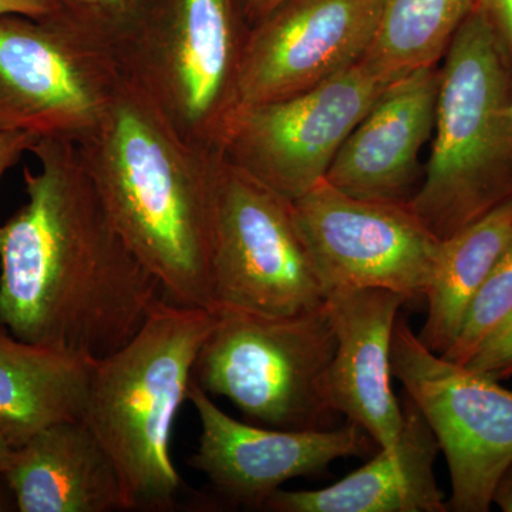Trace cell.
Instances as JSON below:
<instances>
[{
    "label": "cell",
    "instance_id": "obj_3",
    "mask_svg": "<svg viewBox=\"0 0 512 512\" xmlns=\"http://www.w3.org/2000/svg\"><path fill=\"white\" fill-rule=\"evenodd\" d=\"M215 320L163 298L126 345L92 360L83 420L116 466L126 510H173L183 484L171 457L174 421Z\"/></svg>",
    "mask_w": 512,
    "mask_h": 512
},
{
    "label": "cell",
    "instance_id": "obj_22",
    "mask_svg": "<svg viewBox=\"0 0 512 512\" xmlns=\"http://www.w3.org/2000/svg\"><path fill=\"white\" fill-rule=\"evenodd\" d=\"M467 366L498 382L512 377V312L481 343Z\"/></svg>",
    "mask_w": 512,
    "mask_h": 512
},
{
    "label": "cell",
    "instance_id": "obj_20",
    "mask_svg": "<svg viewBox=\"0 0 512 512\" xmlns=\"http://www.w3.org/2000/svg\"><path fill=\"white\" fill-rule=\"evenodd\" d=\"M474 0H380L375 40L365 59L386 79L436 66Z\"/></svg>",
    "mask_w": 512,
    "mask_h": 512
},
{
    "label": "cell",
    "instance_id": "obj_32",
    "mask_svg": "<svg viewBox=\"0 0 512 512\" xmlns=\"http://www.w3.org/2000/svg\"><path fill=\"white\" fill-rule=\"evenodd\" d=\"M0 332H8V330H6L5 326H3L2 323H0Z\"/></svg>",
    "mask_w": 512,
    "mask_h": 512
},
{
    "label": "cell",
    "instance_id": "obj_8",
    "mask_svg": "<svg viewBox=\"0 0 512 512\" xmlns=\"http://www.w3.org/2000/svg\"><path fill=\"white\" fill-rule=\"evenodd\" d=\"M210 288L212 312L291 316L326 299L293 202L220 151L212 160Z\"/></svg>",
    "mask_w": 512,
    "mask_h": 512
},
{
    "label": "cell",
    "instance_id": "obj_30",
    "mask_svg": "<svg viewBox=\"0 0 512 512\" xmlns=\"http://www.w3.org/2000/svg\"><path fill=\"white\" fill-rule=\"evenodd\" d=\"M9 510L8 497L3 495L2 491H0V511Z\"/></svg>",
    "mask_w": 512,
    "mask_h": 512
},
{
    "label": "cell",
    "instance_id": "obj_29",
    "mask_svg": "<svg viewBox=\"0 0 512 512\" xmlns=\"http://www.w3.org/2000/svg\"><path fill=\"white\" fill-rule=\"evenodd\" d=\"M16 448L10 446L5 440L0 437V474H5L13 463Z\"/></svg>",
    "mask_w": 512,
    "mask_h": 512
},
{
    "label": "cell",
    "instance_id": "obj_6",
    "mask_svg": "<svg viewBox=\"0 0 512 512\" xmlns=\"http://www.w3.org/2000/svg\"><path fill=\"white\" fill-rule=\"evenodd\" d=\"M245 36L235 0H143L116 42L124 72L175 131L215 153L238 109Z\"/></svg>",
    "mask_w": 512,
    "mask_h": 512
},
{
    "label": "cell",
    "instance_id": "obj_19",
    "mask_svg": "<svg viewBox=\"0 0 512 512\" xmlns=\"http://www.w3.org/2000/svg\"><path fill=\"white\" fill-rule=\"evenodd\" d=\"M512 241V195L483 217L441 239L419 339L444 355L456 340L471 302Z\"/></svg>",
    "mask_w": 512,
    "mask_h": 512
},
{
    "label": "cell",
    "instance_id": "obj_21",
    "mask_svg": "<svg viewBox=\"0 0 512 512\" xmlns=\"http://www.w3.org/2000/svg\"><path fill=\"white\" fill-rule=\"evenodd\" d=\"M512 312V241L485 279L444 357L467 365L481 343Z\"/></svg>",
    "mask_w": 512,
    "mask_h": 512
},
{
    "label": "cell",
    "instance_id": "obj_31",
    "mask_svg": "<svg viewBox=\"0 0 512 512\" xmlns=\"http://www.w3.org/2000/svg\"><path fill=\"white\" fill-rule=\"evenodd\" d=\"M508 113H510V121L512 126V83H511V90H510V106H508Z\"/></svg>",
    "mask_w": 512,
    "mask_h": 512
},
{
    "label": "cell",
    "instance_id": "obj_9",
    "mask_svg": "<svg viewBox=\"0 0 512 512\" xmlns=\"http://www.w3.org/2000/svg\"><path fill=\"white\" fill-rule=\"evenodd\" d=\"M392 366L446 456L448 510L490 511L498 480L512 463V390L431 352L406 319L394 328Z\"/></svg>",
    "mask_w": 512,
    "mask_h": 512
},
{
    "label": "cell",
    "instance_id": "obj_15",
    "mask_svg": "<svg viewBox=\"0 0 512 512\" xmlns=\"http://www.w3.org/2000/svg\"><path fill=\"white\" fill-rule=\"evenodd\" d=\"M439 84L436 66L390 83L340 147L326 181L362 200H412L420 150L436 120Z\"/></svg>",
    "mask_w": 512,
    "mask_h": 512
},
{
    "label": "cell",
    "instance_id": "obj_14",
    "mask_svg": "<svg viewBox=\"0 0 512 512\" xmlns=\"http://www.w3.org/2000/svg\"><path fill=\"white\" fill-rule=\"evenodd\" d=\"M409 301L383 288L326 293L336 336L330 366L333 404L379 448L396 446L402 431V402L392 387V342L400 308Z\"/></svg>",
    "mask_w": 512,
    "mask_h": 512
},
{
    "label": "cell",
    "instance_id": "obj_28",
    "mask_svg": "<svg viewBox=\"0 0 512 512\" xmlns=\"http://www.w3.org/2000/svg\"><path fill=\"white\" fill-rule=\"evenodd\" d=\"M284 0H241L242 15L254 25Z\"/></svg>",
    "mask_w": 512,
    "mask_h": 512
},
{
    "label": "cell",
    "instance_id": "obj_24",
    "mask_svg": "<svg viewBox=\"0 0 512 512\" xmlns=\"http://www.w3.org/2000/svg\"><path fill=\"white\" fill-rule=\"evenodd\" d=\"M490 20L505 59L512 60V0H474Z\"/></svg>",
    "mask_w": 512,
    "mask_h": 512
},
{
    "label": "cell",
    "instance_id": "obj_23",
    "mask_svg": "<svg viewBox=\"0 0 512 512\" xmlns=\"http://www.w3.org/2000/svg\"><path fill=\"white\" fill-rule=\"evenodd\" d=\"M60 2L64 8L93 20L117 37L134 18L143 0H60Z\"/></svg>",
    "mask_w": 512,
    "mask_h": 512
},
{
    "label": "cell",
    "instance_id": "obj_4",
    "mask_svg": "<svg viewBox=\"0 0 512 512\" xmlns=\"http://www.w3.org/2000/svg\"><path fill=\"white\" fill-rule=\"evenodd\" d=\"M440 70L433 150L410 207L439 239L512 195L507 59L487 16L474 6Z\"/></svg>",
    "mask_w": 512,
    "mask_h": 512
},
{
    "label": "cell",
    "instance_id": "obj_11",
    "mask_svg": "<svg viewBox=\"0 0 512 512\" xmlns=\"http://www.w3.org/2000/svg\"><path fill=\"white\" fill-rule=\"evenodd\" d=\"M293 202L296 224L326 293L383 288L424 296L441 239L409 202L362 200L322 180Z\"/></svg>",
    "mask_w": 512,
    "mask_h": 512
},
{
    "label": "cell",
    "instance_id": "obj_16",
    "mask_svg": "<svg viewBox=\"0 0 512 512\" xmlns=\"http://www.w3.org/2000/svg\"><path fill=\"white\" fill-rule=\"evenodd\" d=\"M403 426L393 448H377L365 466L330 487L278 490L266 510L278 512H447L434 464L440 446L419 407L404 393Z\"/></svg>",
    "mask_w": 512,
    "mask_h": 512
},
{
    "label": "cell",
    "instance_id": "obj_5",
    "mask_svg": "<svg viewBox=\"0 0 512 512\" xmlns=\"http://www.w3.org/2000/svg\"><path fill=\"white\" fill-rule=\"evenodd\" d=\"M194 382L224 397L247 423L279 430L330 429L340 414L330 392L336 336L326 306L291 316L215 311Z\"/></svg>",
    "mask_w": 512,
    "mask_h": 512
},
{
    "label": "cell",
    "instance_id": "obj_13",
    "mask_svg": "<svg viewBox=\"0 0 512 512\" xmlns=\"http://www.w3.org/2000/svg\"><path fill=\"white\" fill-rule=\"evenodd\" d=\"M188 400L201 424L190 464L225 501L241 507L265 508L286 481L318 476L340 458L367 457L379 448L362 427L348 420L316 430H279L239 421L194 380Z\"/></svg>",
    "mask_w": 512,
    "mask_h": 512
},
{
    "label": "cell",
    "instance_id": "obj_1",
    "mask_svg": "<svg viewBox=\"0 0 512 512\" xmlns=\"http://www.w3.org/2000/svg\"><path fill=\"white\" fill-rule=\"evenodd\" d=\"M28 201L0 224V323L25 342L97 360L164 298L111 224L76 143L39 140Z\"/></svg>",
    "mask_w": 512,
    "mask_h": 512
},
{
    "label": "cell",
    "instance_id": "obj_26",
    "mask_svg": "<svg viewBox=\"0 0 512 512\" xmlns=\"http://www.w3.org/2000/svg\"><path fill=\"white\" fill-rule=\"evenodd\" d=\"M62 8L60 0H0V18L9 15L45 18Z\"/></svg>",
    "mask_w": 512,
    "mask_h": 512
},
{
    "label": "cell",
    "instance_id": "obj_25",
    "mask_svg": "<svg viewBox=\"0 0 512 512\" xmlns=\"http://www.w3.org/2000/svg\"><path fill=\"white\" fill-rule=\"evenodd\" d=\"M37 141L39 138L33 134L0 127V180L26 151L35 148Z\"/></svg>",
    "mask_w": 512,
    "mask_h": 512
},
{
    "label": "cell",
    "instance_id": "obj_2",
    "mask_svg": "<svg viewBox=\"0 0 512 512\" xmlns=\"http://www.w3.org/2000/svg\"><path fill=\"white\" fill-rule=\"evenodd\" d=\"M77 147L111 224L165 301L212 311L214 153L188 144L127 74Z\"/></svg>",
    "mask_w": 512,
    "mask_h": 512
},
{
    "label": "cell",
    "instance_id": "obj_10",
    "mask_svg": "<svg viewBox=\"0 0 512 512\" xmlns=\"http://www.w3.org/2000/svg\"><path fill=\"white\" fill-rule=\"evenodd\" d=\"M390 83L363 57L308 92L238 107L220 153L288 200H298L325 180L346 138Z\"/></svg>",
    "mask_w": 512,
    "mask_h": 512
},
{
    "label": "cell",
    "instance_id": "obj_17",
    "mask_svg": "<svg viewBox=\"0 0 512 512\" xmlns=\"http://www.w3.org/2000/svg\"><path fill=\"white\" fill-rule=\"evenodd\" d=\"M3 477L20 512L126 510L116 466L83 419L40 430Z\"/></svg>",
    "mask_w": 512,
    "mask_h": 512
},
{
    "label": "cell",
    "instance_id": "obj_7",
    "mask_svg": "<svg viewBox=\"0 0 512 512\" xmlns=\"http://www.w3.org/2000/svg\"><path fill=\"white\" fill-rule=\"evenodd\" d=\"M124 77L113 33L73 10L0 18V127L79 144Z\"/></svg>",
    "mask_w": 512,
    "mask_h": 512
},
{
    "label": "cell",
    "instance_id": "obj_27",
    "mask_svg": "<svg viewBox=\"0 0 512 512\" xmlns=\"http://www.w3.org/2000/svg\"><path fill=\"white\" fill-rule=\"evenodd\" d=\"M493 504L501 511L512 512V463L505 468L503 476L498 480L493 495Z\"/></svg>",
    "mask_w": 512,
    "mask_h": 512
},
{
    "label": "cell",
    "instance_id": "obj_12",
    "mask_svg": "<svg viewBox=\"0 0 512 512\" xmlns=\"http://www.w3.org/2000/svg\"><path fill=\"white\" fill-rule=\"evenodd\" d=\"M380 0H284L245 36L238 107L308 92L359 63L375 40Z\"/></svg>",
    "mask_w": 512,
    "mask_h": 512
},
{
    "label": "cell",
    "instance_id": "obj_18",
    "mask_svg": "<svg viewBox=\"0 0 512 512\" xmlns=\"http://www.w3.org/2000/svg\"><path fill=\"white\" fill-rule=\"evenodd\" d=\"M92 360L0 332V437L22 447L63 420L83 419Z\"/></svg>",
    "mask_w": 512,
    "mask_h": 512
}]
</instances>
